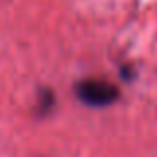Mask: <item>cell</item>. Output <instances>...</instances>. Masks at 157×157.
<instances>
[{
  "label": "cell",
  "instance_id": "obj_1",
  "mask_svg": "<svg viewBox=\"0 0 157 157\" xmlns=\"http://www.w3.org/2000/svg\"><path fill=\"white\" fill-rule=\"evenodd\" d=\"M76 98L88 107H109L119 100V90L101 78H84L74 84Z\"/></svg>",
  "mask_w": 157,
  "mask_h": 157
},
{
  "label": "cell",
  "instance_id": "obj_2",
  "mask_svg": "<svg viewBox=\"0 0 157 157\" xmlns=\"http://www.w3.org/2000/svg\"><path fill=\"white\" fill-rule=\"evenodd\" d=\"M56 104V98H54V92L52 90H40L38 94V107H40V113H48V111L54 107Z\"/></svg>",
  "mask_w": 157,
  "mask_h": 157
}]
</instances>
